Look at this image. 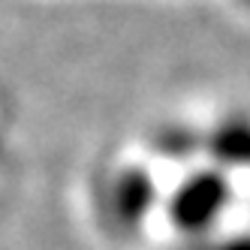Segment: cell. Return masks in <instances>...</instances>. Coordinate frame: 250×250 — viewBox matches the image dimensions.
<instances>
[{"instance_id":"cell-1","label":"cell","mask_w":250,"mask_h":250,"mask_svg":"<svg viewBox=\"0 0 250 250\" xmlns=\"http://www.w3.org/2000/svg\"><path fill=\"white\" fill-rule=\"evenodd\" d=\"M220 202H223L220 181L199 178V181H190L184 190H178L175 202H172V217L178 220V226L199 229L211 220V214L220 208Z\"/></svg>"},{"instance_id":"cell-2","label":"cell","mask_w":250,"mask_h":250,"mask_svg":"<svg viewBox=\"0 0 250 250\" xmlns=\"http://www.w3.org/2000/svg\"><path fill=\"white\" fill-rule=\"evenodd\" d=\"M151 181L142 169H127L112 187V211H115V220L124 226H136L145 211L151 208Z\"/></svg>"},{"instance_id":"cell-3","label":"cell","mask_w":250,"mask_h":250,"mask_svg":"<svg viewBox=\"0 0 250 250\" xmlns=\"http://www.w3.org/2000/svg\"><path fill=\"white\" fill-rule=\"evenodd\" d=\"M229 250V247H226ZM232 250H250V241H244V244H232Z\"/></svg>"}]
</instances>
